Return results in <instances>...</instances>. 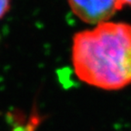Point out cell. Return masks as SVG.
Listing matches in <instances>:
<instances>
[{
  "label": "cell",
  "mask_w": 131,
  "mask_h": 131,
  "mask_svg": "<svg viewBox=\"0 0 131 131\" xmlns=\"http://www.w3.org/2000/svg\"><path fill=\"white\" fill-rule=\"evenodd\" d=\"M72 63L89 86L111 91L131 85V25L106 21L77 33Z\"/></svg>",
  "instance_id": "6da1fadb"
},
{
  "label": "cell",
  "mask_w": 131,
  "mask_h": 131,
  "mask_svg": "<svg viewBox=\"0 0 131 131\" xmlns=\"http://www.w3.org/2000/svg\"><path fill=\"white\" fill-rule=\"evenodd\" d=\"M72 12L88 24L98 25L108 21L122 9L119 0H68Z\"/></svg>",
  "instance_id": "7a4b0ae2"
},
{
  "label": "cell",
  "mask_w": 131,
  "mask_h": 131,
  "mask_svg": "<svg viewBox=\"0 0 131 131\" xmlns=\"http://www.w3.org/2000/svg\"><path fill=\"white\" fill-rule=\"evenodd\" d=\"M11 0H0V19L8 12Z\"/></svg>",
  "instance_id": "3957f363"
},
{
  "label": "cell",
  "mask_w": 131,
  "mask_h": 131,
  "mask_svg": "<svg viewBox=\"0 0 131 131\" xmlns=\"http://www.w3.org/2000/svg\"><path fill=\"white\" fill-rule=\"evenodd\" d=\"M121 6H131V0H119Z\"/></svg>",
  "instance_id": "277c9868"
}]
</instances>
